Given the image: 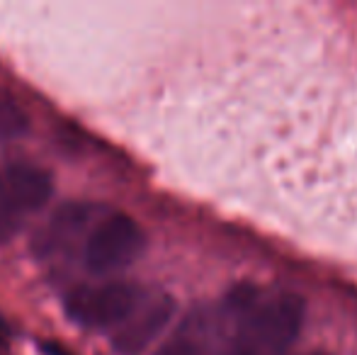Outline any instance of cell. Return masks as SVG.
<instances>
[{"instance_id":"cell-5","label":"cell","mask_w":357,"mask_h":355,"mask_svg":"<svg viewBox=\"0 0 357 355\" xmlns=\"http://www.w3.org/2000/svg\"><path fill=\"white\" fill-rule=\"evenodd\" d=\"M175 314V299L168 292L146 294L132 317L119 324L112 336V348L119 355H142L153 338L168 326Z\"/></svg>"},{"instance_id":"cell-10","label":"cell","mask_w":357,"mask_h":355,"mask_svg":"<svg viewBox=\"0 0 357 355\" xmlns=\"http://www.w3.org/2000/svg\"><path fill=\"white\" fill-rule=\"evenodd\" d=\"M39 353L42 355H75L73 351H68L66 346L56 341H39Z\"/></svg>"},{"instance_id":"cell-9","label":"cell","mask_w":357,"mask_h":355,"mask_svg":"<svg viewBox=\"0 0 357 355\" xmlns=\"http://www.w3.org/2000/svg\"><path fill=\"white\" fill-rule=\"evenodd\" d=\"M24 212L20 209L17 199L13 197V192L8 190L3 176H0V243L13 241L20 234L24 224Z\"/></svg>"},{"instance_id":"cell-1","label":"cell","mask_w":357,"mask_h":355,"mask_svg":"<svg viewBox=\"0 0 357 355\" xmlns=\"http://www.w3.org/2000/svg\"><path fill=\"white\" fill-rule=\"evenodd\" d=\"M229 355H287L304 322V302L287 289L236 285L221 297Z\"/></svg>"},{"instance_id":"cell-6","label":"cell","mask_w":357,"mask_h":355,"mask_svg":"<svg viewBox=\"0 0 357 355\" xmlns=\"http://www.w3.org/2000/svg\"><path fill=\"white\" fill-rule=\"evenodd\" d=\"M100 212L102 209L98 204L85 202H68L63 207H59L34 236V253L42 258H52L71 251L80 241V236L90 234V229L100 222Z\"/></svg>"},{"instance_id":"cell-3","label":"cell","mask_w":357,"mask_h":355,"mask_svg":"<svg viewBox=\"0 0 357 355\" xmlns=\"http://www.w3.org/2000/svg\"><path fill=\"white\" fill-rule=\"evenodd\" d=\"M146 292L134 282H102L75 287L63 299L66 317L83 328H117L132 317Z\"/></svg>"},{"instance_id":"cell-2","label":"cell","mask_w":357,"mask_h":355,"mask_svg":"<svg viewBox=\"0 0 357 355\" xmlns=\"http://www.w3.org/2000/svg\"><path fill=\"white\" fill-rule=\"evenodd\" d=\"M146 251V234L129 214H105L85 239L83 263L93 275H112L137 263Z\"/></svg>"},{"instance_id":"cell-7","label":"cell","mask_w":357,"mask_h":355,"mask_svg":"<svg viewBox=\"0 0 357 355\" xmlns=\"http://www.w3.org/2000/svg\"><path fill=\"white\" fill-rule=\"evenodd\" d=\"M0 176L13 192V197L17 199L24 217L39 212L54 192L52 176L39 166H32V163H10L0 171Z\"/></svg>"},{"instance_id":"cell-8","label":"cell","mask_w":357,"mask_h":355,"mask_svg":"<svg viewBox=\"0 0 357 355\" xmlns=\"http://www.w3.org/2000/svg\"><path fill=\"white\" fill-rule=\"evenodd\" d=\"M29 129V117L20 103L8 93L0 90V144L15 142V139L24 137Z\"/></svg>"},{"instance_id":"cell-4","label":"cell","mask_w":357,"mask_h":355,"mask_svg":"<svg viewBox=\"0 0 357 355\" xmlns=\"http://www.w3.org/2000/svg\"><path fill=\"white\" fill-rule=\"evenodd\" d=\"M226 333L229 331L219 302L192 309L160 346L158 355H229Z\"/></svg>"},{"instance_id":"cell-11","label":"cell","mask_w":357,"mask_h":355,"mask_svg":"<svg viewBox=\"0 0 357 355\" xmlns=\"http://www.w3.org/2000/svg\"><path fill=\"white\" fill-rule=\"evenodd\" d=\"M311 355H324V353H311Z\"/></svg>"}]
</instances>
